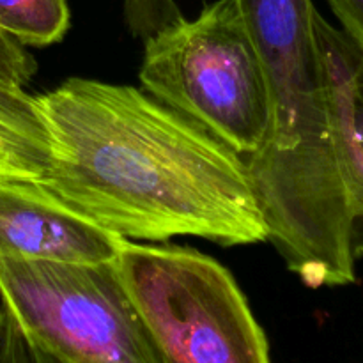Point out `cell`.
Segmentation results:
<instances>
[{
  "mask_svg": "<svg viewBox=\"0 0 363 363\" xmlns=\"http://www.w3.org/2000/svg\"><path fill=\"white\" fill-rule=\"evenodd\" d=\"M0 308H2V296H0Z\"/></svg>",
  "mask_w": 363,
  "mask_h": 363,
  "instance_id": "cell-16",
  "label": "cell"
},
{
  "mask_svg": "<svg viewBox=\"0 0 363 363\" xmlns=\"http://www.w3.org/2000/svg\"><path fill=\"white\" fill-rule=\"evenodd\" d=\"M126 9L133 30L145 39L181 18L172 0H126Z\"/></svg>",
  "mask_w": 363,
  "mask_h": 363,
  "instance_id": "cell-11",
  "label": "cell"
},
{
  "mask_svg": "<svg viewBox=\"0 0 363 363\" xmlns=\"http://www.w3.org/2000/svg\"><path fill=\"white\" fill-rule=\"evenodd\" d=\"M2 305L59 363H162L113 264L0 257Z\"/></svg>",
  "mask_w": 363,
  "mask_h": 363,
  "instance_id": "cell-5",
  "label": "cell"
},
{
  "mask_svg": "<svg viewBox=\"0 0 363 363\" xmlns=\"http://www.w3.org/2000/svg\"><path fill=\"white\" fill-rule=\"evenodd\" d=\"M315 34L328 74L333 137L363 155V52L319 13Z\"/></svg>",
  "mask_w": 363,
  "mask_h": 363,
  "instance_id": "cell-8",
  "label": "cell"
},
{
  "mask_svg": "<svg viewBox=\"0 0 363 363\" xmlns=\"http://www.w3.org/2000/svg\"><path fill=\"white\" fill-rule=\"evenodd\" d=\"M335 152L340 181L353 220L354 254L360 257L363 252V155L342 140H335Z\"/></svg>",
  "mask_w": 363,
  "mask_h": 363,
  "instance_id": "cell-10",
  "label": "cell"
},
{
  "mask_svg": "<svg viewBox=\"0 0 363 363\" xmlns=\"http://www.w3.org/2000/svg\"><path fill=\"white\" fill-rule=\"evenodd\" d=\"M0 183H6V181H4V179H2V177H0Z\"/></svg>",
  "mask_w": 363,
  "mask_h": 363,
  "instance_id": "cell-17",
  "label": "cell"
},
{
  "mask_svg": "<svg viewBox=\"0 0 363 363\" xmlns=\"http://www.w3.org/2000/svg\"><path fill=\"white\" fill-rule=\"evenodd\" d=\"M0 363H34L30 344L4 305L0 308Z\"/></svg>",
  "mask_w": 363,
  "mask_h": 363,
  "instance_id": "cell-13",
  "label": "cell"
},
{
  "mask_svg": "<svg viewBox=\"0 0 363 363\" xmlns=\"http://www.w3.org/2000/svg\"><path fill=\"white\" fill-rule=\"evenodd\" d=\"M140 82L247 160L269 130V98L255 43L236 0L208 4L145 39Z\"/></svg>",
  "mask_w": 363,
  "mask_h": 363,
  "instance_id": "cell-3",
  "label": "cell"
},
{
  "mask_svg": "<svg viewBox=\"0 0 363 363\" xmlns=\"http://www.w3.org/2000/svg\"><path fill=\"white\" fill-rule=\"evenodd\" d=\"M35 73V62L20 43L0 32V85L23 89Z\"/></svg>",
  "mask_w": 363,
  "mask_h": 363,
  "instance_id": "cell-12",
  "label": "cell"
},
{
  "mask_svg": "<svg viewBox=\"0 0 363 363\" xmlns=\"http://www.w3.org/2000/svg\"><path fill=\"white\" fill-rule=\"evenodd\" d=\"M50 163V138L35 96L0 85V177L39 183Z\"/></svg>",
  "mask_w": 363,
  "mask_h": 363,
  "instance_id": "cell-7",
  "label": "cell"
},
{
  "mask_svg": "<svg viewBox=\"0 0 363 363\" xmlns=\"http://www.w3.org/2000/svg\"><path fill=\"white\" fill-rule=\"evenodd\" d=\"M269 98L261 151L245 160L268 241L308 287L357 282L353 220L337 163L328 74L312 0H236Z\"/></svg>",
  "mask_w": 363,
  "mask_h": 363,
  "instance_id": "cell-2",
  "label": "cell"
},
{
  "mask_svg": "<svg viewBox=\"0 0 363 363\" xmlns=\"http://www.w3.org/2000/svg\"><path fill=\"white\" fill-rule=\"evenodd\" d=\"M69 28L66 0H0V32L21 46H48Z\"/></svg>",
  "mask_w": 363,
  "mask_h": 363,
  "instance_id": "cell-9",
  "label": "cell"
},
{
  "mask_svg": "<svg viewBox=\"0 0 363 363\" xmlns=\"http://www.w3.org/2000/svg\"><path fill=\"white\" fill-rule=\"evenodd\" d=\"M50 138L38 186L124 240L268 241L245 160L135 87L69 78L35 96Z\"/></svg>",
  "mask_w": 363,
  "mask_h": 363,
  "instance_id": "cell-1",
  "label": "cell"
},
{
  "mask_svg": "<svg viewBox=\"0 0 363 363\" xmlns=\"http://www.w3.org/2000/svg\"><path fill=\"white\" fill-rule=\"evenodd\" d=\"M113 268L162 363H272L236 280L213 257L126 241Z\"/></svg>",
  "mask_w": 363,
  "mask_h": 363,
  "instance_id": "cell-4",
  "label": "cell"
},
{
  "mask_svg": "<svg viewBox=\"0 0 363 363\" xmlns=\"http://www.w3.org/2000/svg\"><path fill=\"white\" fill-rule=\"evenodd\" d=\"M32 358H34V363H59L57 360H53L52 357H48V354L41 353L38 350H32Z\"/></svg>",
  "mask_w": 363,
  "mask_h": 363,
  "instance_id": "cell-15",
  "label": "cell"
},
{
  "mask_svg": "<svg viewBox=\"0 0 363 363\" xmlns=\"http://www.w3.org/2000/svg\"><path fill=\"white\" fill-rule=\"evenodd\" d=\"M328 4L342 25L340 30L363 52V0H328Z\"/></svg>",
  "mask_w": 363,
  "mask_h": 363,
  "instance_id": "cell-14",
  "label": "cell"
},
{
  "mask_svg": "<svg viewBox=\"0 0 363 363\" xmlns=\"http://www.w3.org/2000/svg\"><path fill=\"white\" fill-rule=\"evenodd\" d=\"M126 241L89 222L35 183H0V257L113 264Z\"/></svg>",
  "mask_w": 363,
  "mask_h": 363,
  "instance_id": "cell-6",
  "label": "cell"
}]
</instances>
